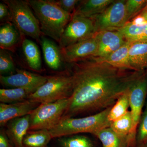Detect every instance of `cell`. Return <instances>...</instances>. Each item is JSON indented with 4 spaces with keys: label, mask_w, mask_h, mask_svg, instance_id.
I'll use <instances>...</instances> for the list:
<instances>
[{
    "label": "cell",
    "mask_w": 147,
    "mask_h": 147,
    "mask_svg": "<svg viewBox=\"0 0 147 147\" xmlns=\"http://www.w3.org/2000/svg\"><path fill=\"white\" fill-rule=\"evenodd\" d=\"M71 65L73 92L61 120L113 107L144 71L117 68L96 57Z\"/></svg>",
    "instance_id": "6da1fadb"
},
{
    "label": "cell",
    "mask_w": 147,
    "mask_h": 147,
    "mask_svg": "<svg viewBox=\"0 0 147 147\" xmlns=\"http://www.w3.org/2000/svg\"><path fill=\"white\" fill-rule=\"evenodd\" d=\"M27 1L39 22L42 34L59 42L72 14L63 10L54 0Z\"/></svg>",
    "instance_id": "7a4b0ae2"
},
{
    "label": "cell",
    "mask_w": 147,
    "mask_h": 147,
    "mask_svg": "<svg viewBox=\"0 0 147 147\" xmlns=\"http://www.w3.org/2000/svg\"><path fill=\"white\" fill-rule=\"evenodd\" d=\"M111 108L86 117L61 120L56 126L50 130L52 138L57 139L81 133H90L94 135L100 129L110 126L111 122L108 119V115Z\"/></svg>",
    "instance_id": "3957f363"
},
{
    "label": "cell",
    "mask_w": 147,
    "mask_h": 147,
    "mask_svg": "<svg viewBox=\"0 0 147 147\" xmlns=\"http://www.w3.org/2000/svg\"><path fill=\"white\" fill-rule=\"evenodd\" d=\"M73 90L72 75L69 69H66L47 76V82L30 95L28 100L40 104L53 102L71 97Z\"/></svg>",
    "instance_id": "277c9868"
},
{
    "label": "cell",
    "mask_w": 147,
    "mask_h": 147,
    "mask_svg": "<svg viewBox=\"0 0 147 147\" xmlns=\"http://www.w3.org/2000/svg\"><path fill=\"white\" fill-rule=\"evenodd\" d=\"M8 6L10 21L21 34L40 41L42 36L39 22L27 1L3 0Z\"/></svg>",
    "instance_id": "5b68a950"
},
{
    "label": "cell",
    "mask_w": 147,
    "mask_h": 147,
    "mask_svg": "<svg viewBox=\"0 0 147 147\" xmlns=\"http://www.w3.org/2000/svg\"><path fill=\"white\" fill-rule=\"evenodd\" d=\"M70 97L50 103H41L30 115L29 130H50L61 120L70 103Z\"/></svg>",
    "instance_id": "8992f818"
},
{
    "label": "cell",
    "mask_w": 147,
    "mask_h": 147,
    "mask_svg": "<svg viewBox=\"0 0 147 147\" xmlns=\"http://www.w3.org/2000/svg\"><path fill=\"white\" fill-rule=\"evenodd\" d=\"M91 18L72 14L59 41L60 49L94 36L96 33Z\"/></svg>",
    "instance_id": "52a82bcc"
},
{
    "label": "cell",
    "mask_w": 147,
    "mask_h": 147,
    "mask_svg": "<svg viewBox=\"0 0 147 147\" xmlns=\"http://www.w3.org/2000/svg\"><path fill=\"white\" fill-rule=\"evenodd\" d=\"M125 0H115L101 13L91 17L96 32L121 28L128 23Z\"/></svg>",
    "instance_id": "ba28073f"
},
{
    "label": "cell",
    "mask_w": 147,
    "mask_h": 147,
    "mask_svg": "<svg viewBox=\"0 0 147 147\" xmlns=\"http://www.w3.org/2000/svg\"><path fill=\"white\" fill-rule=\"evenodd\" d=\"M129 93L130 111L136 132L147 94V70H144L134 81L129 89Z\"/></svg>",
    "instance_id": "9c48e42d"
},
{
    "label": "cell",
    "mask_w": 147,
    "mask_h": 147,
    "mask_svg": "<svg viewBox=\"0 0 147 147\" xmlns=\"http://www.w3.org/2000/svg\"><path fill=\"white\" fill-rule=\"evenodd\" d=\"M16 73L8 76H0V82L5 87L26 89L34 92L47 81V76L16 69Z\"/></svg>",
    "instance_id": "30bf717a"
},
{
    "label": "cell",
    "mask_w": 147,
    "mask_h": 147,
    "mask_svg": "<svg viewBox=\"0 0 147 147\" xmlns=\"http://www.w3.org/2000/svg\"><path fill=\"white\" fill-rule=\"evenodd\" d=\"M95 35L90 38L60 49L63 61L71 64L94 57L98 50Z\"/></svg>",
    "instance_id": "8fae6325"
},
{
    "label": "cell",
    "mask_w": 147,
    "mask_h": 147,
    "mask_svg": "<svg viewBox=\"0 0 147 147\" xmlns=\"http://www.w3.org/2000/svg\"><path fill=\"white\" fill-rule=\"evenodd\" d=\"M98 50L94 57L103 59L115 52L124 45L127 40L121 33L116 30H105L95 35Z\"/></svg>",
    "instance_id": "7c38bea8"
},
{
    "label": "cell",
    "mask_w": 147,
    "mask_h": 147,
    "mask_svg": "<svg viewBox=\"0 0 147 147\" xmlns=\"http://www.w3.org/2000/svg\"><path fill=\"white\" fill-rule=\"evenodd\" d=\"M40 104L30 100L9 104L1 103L0 125L5 126L9 121L13 119L30 115Z\"/></svg>",
    "instance_id": "4fadbf2b"
},
{
    "label": "cell",
    "mask_w": 147,
    "mask_h": 147,
    "mask_svg": "<svg viewBox=\"0 0 147 147\" xmlns=\"http://www.w3.org/2000/svg\"><path fill=\"white\" fill-rule=\"evenodd\" d=\"M30 115L9 121L6 125V134L14 147H24L23 139L29 130Z\"/></svg>",
    "instance_id": "5bb4252c"
},
{
    "label": "cell",
    "mask_w": 147,
    "mask_h": 147,
    "mask_svg": "<svg viewBox=\"0 0 147 147\" xmlns=\"http://www.w3.org/2000/svg\"><path fill=\"white\" fill-rule=\"evenodd\" d=\"M102 147H136L129 135L118 134L110 127L102 129L94 134Z\"/></svg>",
    "instance_id": "9a60e30c"
},
{
    "label": "cell",
    "mask_w": 147,
    "mask_h": 147,
    "mask_svg": "<svg viewBox=\"0 0 147 147\" xmlns=\"http://www.w3.org/2000/svg\"><path fill=\"white\" fill-rule=\"evenodd\" d=\"M129 51V63L133 70H147V40L130 42Z\"/></svg>",
    "instance_id": "2e32d148"
},
{
    "label": "cell",
    "mask_w": 147,
    "mask_h": 147,
    "mask_svg": "<svg viewBox=\"0 0 147 147\" xmlns=\"http://www.w3.org/2000/svg\"><path fill=\"white\" fill-rule=\"evenodd\" d=\"M40 42L44 59L47 65L53 70L59 69L61 67L63 61L59 46L42 36L40 38Z\"/></svg>",
    "instance_id": "e0dca14e"
},
{
    "label": "cell",
    "mask_w": 147,
    "mask_h": 147,
    "mask_svg": "<svg viewBox=\"0 0 147 147\" xmlns=\"http://www.w3.org/2000/svg\"><path fill=\"white\" fill-rule=\"evenodd\" d=\"M114 1L115 0L80 1L73 14L91 18L101 13Z\"/></svg>",
    "instance_id": "ac0fdd59"
},
{
    "label": "cell",
    "mask_w": 147,
    "mask_h": 147,
    "mask_svg": "<svg viewBox=\"0 0 147 147\" xmlns=\"http://www.w3.org/2000/svg\"><path fill=\"white\" fill-rule=\"evenodd\" d=\"M18 29L13 24L5 23L0 28L1 49L12 51L20 40L21 36Z\"/></svg>",
    "instance_id": "d6986e66"
},
{
    "label": "cell",
    "mask_w": 147,
    "mask_h": 147,
    "mask_svg": "<svg viewBox=\"0 0 147 147\" xmlns=\"http://www.w3.org/2000/svg\"><path fill=\"white\" fill-rule=\"evenodd\" d=\"M23 52L29 67L36 71L42 70V62L38 46L33 41L26 38L22 40Z\"/></svg>",
    "instance_id": "ffe728a7"
},
{
    "label": "cell",
    "mask_w": 147,
    "mask_h": 147,
    "mask_svg": "<svg viewBox=\"0 0 147 147\" xmlns=\"http://www.w3.org/2000/svg\"><path fill=\"white\" fill-rule=\"evenodd\" d=\"M114 30L121 33L129 42L147 40V23L129 22L121 28Z\"/></svg>",
    "instance_id": "44dd1931"
},
{
    "label": "cell",
    "mask_w": 147,
    "mask_h": 147,
    "mask_svg": "<svg viewBox=\"0 0 147 147\" xmlns=\"http://www.w3.org/2000/svg\"><path fill=\"white\" fill-rule=\"evenodd\" d=\"M130 43V42L127 41L124 45L108 57L103 59H99L102 61L110 64L115 67L134 70L130 65L129 59Z\"/></svg>",
    "instance_id": "7402d4cb"
},
{
    "label": "cell",
    "mask_w": 147,
    "mask_h": 147,
    "mask_svg": "<svg viewBox=\"0 0 147 147\" xmlns=\"http://www.w3.org/2000/svg\"><path fill=\"white\" fill-rule=\"evenodd\" d=\"M110 127L118 134L129 135L136 147V132L134 130V121L130 110L123 116L111 122Z\"/></svg>",
    "instance_id": "603a6c76"
},
{
    "label": "cell",
    "mask_w": 147,
    "mask_h": 147,
    "mask_svg": "<svg viewBox=\"0 0 147 147\" xmlns=\"http://www.w3.org/2000/svg\"><path fill=\"white\" fill-rule=\"evenodd\" d=\"M53 139L47 129L29 130L23 139L24 147H48Z\"/></svg>",
    "instance_id": "cb8c5ba5"
},
{
    "label": "cell",
    "mask_w": 147,
    "mask_h": 147,
    "mask_svg": "<svg viewBox=\"0 0 147 147\" xmlns=\"http://www.w3.org/2000/svg\"><path fill=\"white\" fill-rule=\"evenodd\" d=\"M32 93L30 90L21 88H2L0 89V101L7 104L23 102L28 100Z\"/></svg>",
    "instance_id": "d4e9b609"
},
{
    "label": "cell",
    "mask_w": 147,
    "mask_h": 147,
    "mask_svg": "<svg viewBox=\"0 0 147 147\" xmlns=\"http://www.w3.org/2000/svg\"><path fill=\"white\" fill-rule=\"evenodd\" d=\"M58 147H96L90 137L79 134L57 138Z\"/></svg>",
    "instance_id": "484cf974"
},
{
    "label": "cell",
    "mask_w": 147,
    "mask_h": 147,
    "mask_svg": "<svg viewBox=\"0 0 147 147\" xmlns=\"http://www.w3.org/2000/svg\"><path fill=\"white\" fill-rule=\"evenodd\" d=\"M129 108V89L122 94L110 109L108 119L110 122L115 120L124 115Z\"/></svg>",
    "instance_id": "4316f807"
},
{
    "label": "cell",
    "mask_w": 147,
    "mask_h": 147,
    "mask_svg": "<svg viewBox=\"0 0 147 147\" xmlns=\"http://www.w3.org/2000/svg\"><path fill=\"white\" fill-rule=\"evenodd\" d=\"M15 70L13 59L8 51L1 49L0 51V73L1 75L13 74Z\"/></svg>",
    "instance_id": "83f0119b"
},
{
    "label": "cell",
    "mask_w": 147,
    "mask_h": 147,
    "mask_svg": "<svg viewBox=\"0 0 147 147\" xmlns=\"http://www.w3.org/2000/svg\"><path fill=\"white\" fill-rule=\"evenodd\" d=\"M147 4V0H127L125 8L128 22L138 16Z\"/></svg>",
    "instance_id": "f1b7e54d"
},
{
    "label": "cell",
    "mask_w": 147,
    "mask_h": 147,
    "mask_svg": "<svg viewBox=\"0 0 147 147\" xmlns=\"http://www.w3.org/2000/svg\"><path fill=\"white\" fill-rule=\"evenodd\" d=\"M147 142V109L143 112L137 126L136 135L137 147Z\"/></svg>",
    "instance_id": "f546056e"
},
{
    "label": "cell",
    "mask_w": 147,
    "mask_h": 147,
    "mask_svg": "<svg viewBox=\"0 0 147 147\" xmlns=\"http://www.w3.org/2000/svg\"><path fill=\"white\" fill-rule=\"evenodd\" d=\"M55 2L63 10L72 14L74 13L79 1L78 0H56Z\"/></svg>",
    "instance_id": "4dcf8cb0"
},
{
    "label": "cell",
    "mask_w": 147,
    "mask_h": 147,
    "mask_svg": "<svg viewBox=\"0 0 147 147\" xmlns=\"http://www.w3.org/2000/svg\"><path fill=\"white\" fill-rule=\"evenodd\" d=\"M0 21L1 22L10 21V12L8 6L4 2L0 3Z\"/></svg>",
    "instance_id": "1f68e13d"
},
{
    "label": "cell",
    "mask_w": 147,
    "mask_h": 147,
    "mask_svg": "<svg viewBox=\"0 0 147 147\" xmlns=\"http://www.w3.org/2000/svg\"><path fill=\"white\" fill-rule=\"evenodd\" d=\"M0 147H14L3 129H1L0 131Z\"/></svg>",
    "instance_id": "d6a6232c"
},
{
    "label": "cell",
    "mask_w": 147,
    "mask_h": 147,
    "mask_svg": "<svg viewBox=\"0 0 147 147\" xmlns=\"http://www.w3.org/2000/svg\"><path fill=\"white\" fill-rule=\"evenodd\" d=\"M136 18L135 20H141L142 22L140 23H147V10L142 11Z\"/></svg>",
    "instance_id": "836d02e7"
},
{
    "label": "cell",
    "mask_w": 147,
    "mask_h": 147,
    "mask_svg": "<svg viewBox=\"0 0 147 147\" xmlns=\"http://www.w3.org/2000/svg\"><path fill=\"white\" fill-rule=\"evenodd\" d=\"M137 147H147V142L146 144H144L141 145V146Z\"/></svg>",
    "instance_id": "e575fe53"
},
{
    "label": "cell",
    "mask_w": 147,
    "mask_h": 147,
    "mask_svg": "<svg viewBox=\"0 0 147 147\" xmlns=\"http://www.w3.org/2000/svg\"><path fill=\"white\" fill-rule=\"evenodd\" d=\"M147 10V4L146 5V6H145V7H144V9H143V10L142 11H146Z\"/></svg>",
    "instance_id": "d590c367"
},
{
    "label": "cell",
    "mask_w": 147,
    "mask_h": 147,
    "mask_svg": "<svg viewBox=\"0 0 147 147\" xmlns=\"http://www.w3.org/2000/svg\"><path fill=\"white\" fill-rule=\"evenodd\" d=\"M146 108H147V105H146Z\"/></svg>",
    "instance_id": "8d00e7d4"
}]
</instances>
